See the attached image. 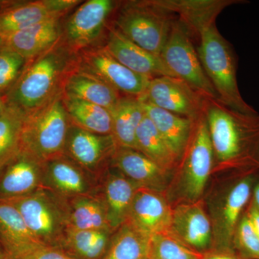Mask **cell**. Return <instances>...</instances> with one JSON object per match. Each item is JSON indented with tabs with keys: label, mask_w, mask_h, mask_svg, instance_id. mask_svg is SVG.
I'll list each match as a JSON object with an SVG mask.
<instances>
[{
	"label": "cell",
	"mask_w": 259,
	"mask_h": 259,
	"mask_svg": "<svg viewBox=\"0 0 259 259\" xmlns=\"http://www.w3.org/2000/svg\"><path fill=\"white\" fill-rule=\"evenodd\" d=\"M118 5L112 0L83 2L62 27L63 41L77 53L100 45L109 18Z\"/></svg>",
	"instance_id": "11"
},
{
	"label": "cell",
	"mask_w": 259,
	"mask_h": 259,
	"mask_svg": "<svg viewBox=\"0 0 259 259\" xmlns=\"http://www.w3.org/2000/svg\"><path fill=\"white\" fill-rule=\"evenodd\" d=\"M117 148L112 135L95 134L71 122L66 135L64 155L99 179L110 166Z\"/></svg>",
	"instance_id": "12"
},
{
	"label": "cell",
	"mask_w": 259,
	"mask_h": 259,
	"mask_svg": "<svg viewBox=\"0 0 259 259\" xmlns=\"http://www.w3.org/2000/svg\"><path fill=\"white\" fill-rule=\"evenodd\" d=\"M66 199L68 228L90 231H112L101 195L95 194ZM114 232V231H113Z\"/></svg>",
	"instance_id": "26"
},
{
	"label": "cell",
	"mask_w": 259,
	"mask_h": 259,
	"mask_svg": "<svg viewBox=\"0 0 259 259\" xmlns=\"http://www.w3.org/2000/svg\"><path fill=\"white\" fill-rule=\"evenodd\" d=\"M214 165L231 172L259 170V113H243L218 99L204 98Z\"/></svg>",
	"instance_id": "1"
},
{
	"label": "cell",
	"mask_w": 259,
	"mask_h": 259,
	"mask_svg": "<svg viewBox=\"0 0 259 259\" xmlns=\"http://www.w3.org/2000/svg\"><path fill=\"white\" fill-rule=\"evenodd\" d=\"M252 200L253 201L256 207L259 209V178L255 182L252 194Z\"/></svg>",
	"instance_id": "39"
},
{
	"label": "cell",
	"mask_w": 259,
	"mask_h": 259,
	"mask_svg": "<svg viewBox=\"0 0 259 259\" xmlns=\"http://www.w3.org/2000/svg\"><path fill=\"white\" fill-rule=\"evenodd\" d=\"M78 53L62 38L49 50L28 61L21 76L4 99L8 106L24 115L31 112L64 94L68 76L77 68Z\"/></svg>",
	"instance_id": "2"
},
{
	"label": "cell",
	"mask_w": 259,
	"mask_h": 259,
	"mask_svg": "<svg viewBox=\"0 0 259 259\" xmlns=\"http://www.w3.org/2000/svg\"><path fill=\"white\" fill-rule=\"evenodd\" d=\"M136 150L170 173L178 166V158L158 132L152 121L146 115L136 132Z\"/></svg>",
	"instance_id": "31"
},
{
	"label": "cell",
	"mask_w": 259,
	"mask_h": 259,
	"mask_svg": "<svg viewBox=\"0 0 259 259\" xmlns=\"http://www.w3.org/2000/svg\"><path fill=\"white\" fill-rule=\"evenodd\" d=\"M110 166L139 187L164 193L170 183V172L163 169L142 153L134 148L117 146Z\"/></svg>",
	"instance_id": "20"
},
{
	"label": "cell",
	"mask_w": 259,
	"mask_h": 259,
	"mask_svg": "<svg viewBox=\"0 0 259 259\" xmlns=\"http://www.w3.org/2000/svg\"><path fill=\"white\" fill-rule=\"evenodd\" d=\"M139 187L112 166L107 168L99 178V193L105 204L109 224L114 232L126 222Z\"/></svg>",
	"instance_id": "21"
},
{
	"label": "cell",
	"mask_w": 259,
	"mask_h": 259,
	"mask_svg": "<svg viewBox=\"0 0 259 259\" xmlns=\"http://www.w3.org/2000/svg\"><path fill=\"white\" fill-rule=\"evenodd\" d=\"M42 187L68 199L97 193L99 179L65 155L44 163Z\"/></svg>",
	"instance_id": "15"
},
{
	"label": "cell",
	"mask_w": 259,
	"mask_h": 259,
	"mask_svg": "<svg viewBox=\"0 0 259 259\" xmlns=\"http://www.w3.org/2000/svg\"><path fill=\"white\" fill-rule=\"evenodd\" d=\"M64 95L95 104L111 110L121 97L118 91L108 83L76 68L68 76Z\"/></svg>",
	"instance_id": "27"
},
{
	"label": "cell",
	"mask_w": 259,
	"mask_h": 259,
	"mask_svg": "<svg viewBox=\"0 0 259 259\" xmlns=\"http://www.w3.org/2000/svg\"><path fill=\"white\" fill-rule=\"evenodd\" d=\"M192 34L180 20H175L161 53L162 60L175 77L183 80L207 98L218 99L214 87L204 72Z\"/></svg>",
	"instance_id": "9"
},
{
	"label": "cell",
	"mask_w": 259,
	"mask_h": 259,
	"mask_svg": "<svg viewBox=\"0 0 259 259\" xmlns=\"http://www.w3.org/2000/svg\"><path fill=\"white\" fill-rule=\"evenodd\" d=\"M203 259H245L234 251H223L221 253H214L204 256Z\"/></svg>",
	"instance_id": "38"
},
{
	"label": "cell",
	"mask_w": 259,
	"mask_h": 259,
	"mask_svg": "<svg viewBox=\"0 0 259 259\" xmlns=\"http://www.w3.org/2000/svg\"><path fill=\"white\" fill-rule=\"evenodd\" d=\"M77 69L108 83L120 94L138 98L146 93L151 80L121 64L102 44L78 52Z\"/></svg>",
	"instance_id": "10"
},
{
	"label": "cell",
	"mask_w": 259,
	"mask_h": 259,
	"mask_svg": "<svg viewBox=\"0 0 259 259\" xmlns=\"http://www.w3.org/2000/svg\"><path fill=\"white\" fill-rule=\"evenodd\" d=\"M9 201L37 241L57 248L68 228L66 199L40 187L28 195Z\"/></svg>",
	"instance_id": "8"
},
{
	"label": "cell",
	"mask_w": 259,
	"mask_h": 259,
	"mask_svg": "<svg viewBox=\"0 0 259 259\" xmlns=\"http://www.w3.org/2000/svg\"><path fill=\"white\" fill-rule=\"evenodd\" d=\"M105 49L121 64L137 74L149 79L160 76H173L161 56L145 50L130 40L112 25L108 26Z\"/></svg>",
	"instance_id": "18"
},
{
	"label": "cell",
	"mask_w": 259,
	"mask_h": 259,
	"mask_svg": "<svg viewBox=\"0 0 259 259\" xmlns=\"http://www.w3.org/2000/svg\"><path fill=\"white\" fill-rule=\"evenodd\" d=\"M145 113L180 162L190 139L195 121L166 111L141 100Z\"/></svg>",
	"instance_id": "24"
},
{
	"label": "cell",
	"mask_w": 259,
	"mask_h": 259,
	"mask_svg": "<svg viewBox=\"0 0 259 259\" xmlns=\"http://www.w3.org/2000/svg\"><path fill=\"white\" fill-rule=\"evenodd\" d=\"M44 162L20 149L0 172V199L24 197L42 187Z\"/></svg>",
	"instance_id": "17"
},
{
	"label": "cell",
	"mask_w": 259,
	"mask_h": 259,
	"mask_svg": "<svg viewBox=\"0 0 259 259\" xmlns=\"http://www.w3.org/2000/svg\"><path fill=\"white\" fill-rule=\"evenodd\" d=\"M10 1H0V11L9 5Z\"/></svg>",
	"instance_id": "42"
},
{
	"label": "cell",
	"mask_w": 259,
	"mask_h": 259,
	"mask_svg": "<svg viewBox=\"0 0 259 259\" xmlns=\"http://www.w3.org/2000/svg\"><path fill=\"white\" fill-rule=\"evenodd\" d=\"M258 176L259 170L256 169L233 172L211 205L212 241L221 245L222 251H235L233 243L237 228L251 199Z\"/></svg>",
	"instance_id": "7"
},
{
	"label": "cell",
	"mask_w": 259,
	"mask_h": 259,
	"mask_svg": "<svg viewBox=\"0 0 259 259\" xmlns=\"http://www.w3.org/2000/svg\"><path fill=\"white\" fill-rule=\"evenodd\" d=\"M156 4L180 17L191 34L215 23L218 15L232 5L244 4L243 0H154Z\"/></svg>",
	"instance_id": "22"
},
{
	"label": "cell",
	"mask_w": 259,
	"mask_h": 259,
	"mask_svg": "<svg viewBox=\"0 0 259 259\" xmlns=\"http://www.w3.org/2000/svg\"><path fill=\"white\" fill-rule=\"evenodd\" d=\"M62 18L42 22L8 36L0 40L26 60H30L50 49L62 37Z\"/></svg>",
	"instance_id": "23"
},
{
	"label": "cell",
	"mask_w": 259,
	"mask_h": 259,
	"mask_svg": "<svg viewBox=\"0 0 259 259\" xmlns=\"http://www.w3.org/2000/svg\"><path fill=\"white\" fill-rule=\"evenodd\" d=\"M7 105L3 99L0 98V117L3 115L6 110Z\"/></svg>",
	"instance_id": "40"
},
{
	"label": "cell",
	"mask_w": 259,
	"mask_h": 259,
	"mask_svg": "<svg viewBox=\"0 0 259 259\" xmlns=\"http://www.w3.org/2000/svg\"><path fill=\"white\" fill-rule=\"evenodd\" d=\"M63 102L73 124L95 134L112 135L110 110L68 95H63Z\"/></svg>",
	"instance_id": "30"
},
{
	"label": "cell",
	"mask_w": 259,
	"mask_h": 259,
	"mask_svg": "<svg viewBox=\"0 0 259 259\" xmlns=\"http://www.w3.org/2000/svg\"><path fill=\"white\" fill-rule=\"evenodd\" d=\"M176 19L154 0L119 3L112 26L134 44L156 55L162 50Z\"/></svg>",
	"instance_id": "5"
},
{
	"label": "cell",
	"mask_w": 259,
	"mask_h": 259,
	"mask_svg": "<svg viewBox=\"0 0 259 259\" xmlns=\"http://www.w3.org/2000/svg\"><path fill=\"white\" fill-rule=\"evenodd\" d=\"M149 238L125 223L112 235L103 259H149Z\"/></svg>",
	"instance_id": "32"
},
{
	"label": "cell",
	"mask_w": 259,
	"mask_h": 259,
	"mask_svg": "<svg viewBox=\"0 0 259 259\" xmlns=\"http://www.w3.org/2000/svg\"><path fill=\"white\" fill-rule=\"evenodd\" d=\"M0 243L12 258L40 241L29 230L16 207L9 200L0 199ZM44 244V243H42Z\"/></svg>",
	"instance_id": "25"
},
{
	"label": "cell",
	"mask_w": 259,
	"mask_h": 259,
	"mask_svg": "<svg viewBox=\"0 0 259 259\" xmlns=\"http://www.w3.org/2000/svg\"><path fill=\"white\" fill-rule=\"evenodd\" d=\"M204 98L183 80L168 76L151 79L146 93L139 97L159 108L194 121L203 115Z\"/></svg>",
	"instance_id": "13"
},
{
	"label": "cell",
	"mask_w": 259,
	"mask_h": 259,
	"mask_svg": "<svg viewBox=\"0 0 259 259\" xmlns=\"http://www.w3.org/2000/svg\"><path fill=\"white\" fill-rule=\"evenodd\" d=\"M25 117L18 109L8 105L0 117V167L5 166L20 150Z\"/></svg>",
	"instance_id": "33"
},
{
	"label": "cell",
	"mask_w": 259,
	"mask_h": 259,
	"mask_svg": "<svg viewBox=\"0 0 259 259\" xmlns=\"http://www.w3.org/2000/svg\"><path fill=\"white\" fill-rule=\"evenodd\" d=\"M233 248L245 259H259V238L245 211L237 228Z\"/></svg>",
	"instance_id": "36"
},
{
	"label": "cell",
	"mask_w": 259,
	"mask_h": 259,
	"mask_svg": "<svg viewBox=\"0 0 259 259\" xmlns=\"http://www.w3.org/2000/svg\"><path fill=\"white\" fill-rule=\"evenodd\" d=\"M63 95L25 115L24 120L20 149L44 163L64 154L71 120L65 108Z\"/></svg>",
	"instance_id": "6"
},
{
	"label": "cell",
	"mask_w": 259,
	"mask_h": 259,
	"mask_svg": "<svg viewBox=\"0 0 259 259\" xmlns=\"http://www.w3.org/2000/svg\"><path fill=\"white\" fill-rule=\"evenodd\" d=\"M110 112L112 135L116 144L136 149V132L146 115L142 102L138 97L121 96Z\"/></svg>",
	"instance_id": "29"
},
{
	"label": "cell",
	"mask_w": 259,
	"mask_h": 259,
	"mask_svg": "<svg viewBox=\"0 0 259 259\" xmlns=\"http://www.w3.org/2000/svg\"><path fill=\"white\" fill-rule=\"evenodd\" d=\"M214 166V152L203 114L194 122L185 153L170 181L168 200L175 199L177 204L200 200Z\"/></svg>",
	"instance_id": "4"
},
{
	"label": "cell",
	"mask_w": 259,
	"mask_h": 259,
	"mask_svg": "<svg viewBox=\"0 0 259 259\" xmlns=\"http://www.w3.org/2000/svg\"><path fill=\"white\" fill-rule=\"evenodd\" d=\"M197 48L201 64L217 93L218 100L243 113H257L242 97L237 80L236 54L230 42L221 35L216 24L202 29Z\"/></svg>",
	"instance_id": "3"
},
{
	"label": "cell",
	"mask_w": 259,
	"mask_h": 259,
	"mask_svg": "<svg viewBox=\"0 0 259 259\" xmlns=\"http://www.w3.org/2000/svg\"><path fill=\"white\" fill-rule=\"evenodd\" d=\"M114 233L67 228L56 248L74 259H103Z\"/></svg>",
	"instance_id": "28"
},
{
	"label": "cell",
	"mask_w": 259,
	"mask_h": 259,
	"mask_svg": "<svg viewBox=\"0 0 259 259\" xmlns=\"http://www.w3.org/2000/svg\"><path fill=\"white\" fill-rule=\"evenodd\" d=\"M13 259H74L54 247L42 243L34 245L30 249Z\"/></svg>",
	"instance_id": "37"
},
{
	"label": "cell",
	"mask_w": 259,
	"mask_h": 259,
	"mask_svg": "<svg viewBox=\"0 0 259 259\" xmlns=\"http://www.w3.org/2000/svg\"><path fill=\"white\" fill-rule=\"evenodd\" d=\"M28 60L0 40V98L4 99L21 76Z\"/></svg>",
	"instance_id": "35"
},
{
	"label": "cell",
	"mask_w": 259,
	"mask_h": 259,
	"mask_svg": "<svg viewBox=\"0 0 259 259\" xmlns=\"http://www.w3.org/2000/svg\"><path fill=\"white\" fill-rule=\"evenodd\" d=\"M3 167H4V166H3ZM3 167H0V172H1L2 169H3Z\"/></svg>",
	"instance_id": "43"
},
{
	"label": "cell",
	"mask_w": 259,
	"mask_h": 259,
	"mask_svg": "<svg viewBox=\"0 0 259 259\" xmlns=\"http://www.w3.org/2000/svg\"><path fill=\"white\" fill-rule=\"evenodd\" d=\"M204 255L187 246L168 232L149 238V259H203Z\"/></svg>",
	"instance_id": "34"
},
{
	"label": "cell",
	"mask_w": 259,
	"mask_h": 259,
	"mask_svg": "<svg viewBox=\"0 0 259 259\" xmlns=\"http://www.w3.org/2000/svg\"><path fill=\"white\" fill-rule=\"evenodd\" d=\"M0 259H13L10 256L3 248H0Z\"/></svg>",
	"instance_id": "41"
},
{
	"label": "cell",
	"mask_w": 259,
	"mask_h": 259,
	"mask_svg": "<svg viewBox=\"0 0 259 259\" xmlns=\"http://www.w3.org/2000/svg\"><path fill=\"white\" fill-rule=\"evenodd\" d=\"M168 233L182 243L199 251L212 241L210 219L202 201L177 204L172 209Z\"/></svg>",
	"instance_id": "19"
},
{
	"label": "cell",
	"mask_w": 259,
	"mask_h": 259,
	"mask_svg": "<svg viewBox=\"0 0 259 259\" xmlns=\"http://www.w3.org/2000/svg\"><path fill=\"white\" fill-rule=\"evenodd\" d=\"M163 194L139 187L135 193L125 223L148 238L168 232L173 207Z\"/></svg>",
	"instance_id": "16"
},
{
	"label": "cell",
	"mask_w": 259,
	"mask_h": 259,
	"mask_svg": "<svg viewBox=\"0 0 259 259\" xmlns=\"http://www.w3.org/2000/svg\"><path fill=\"white\" fill-rule=\"evenodd\" d=\"M81 3L78 0L10 1L0 11V38L47 20L62 18Z\"/></svg>",
	"instance_id": "14"
}]
</instances>
